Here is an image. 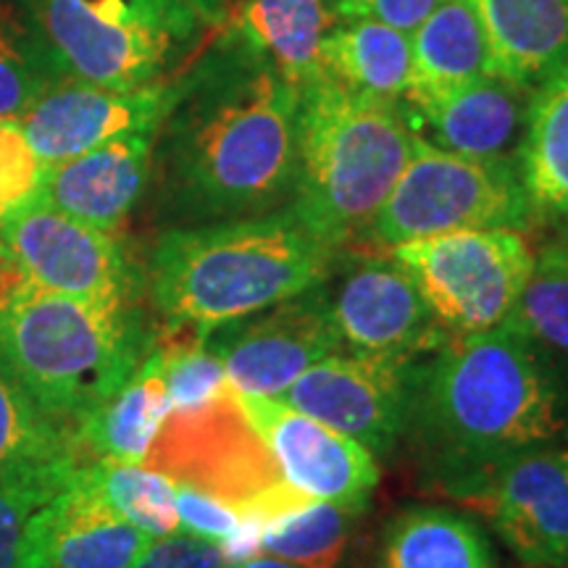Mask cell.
<instances>
[{
	"mask_svg": "<svg viewBox=\"0 0 568 568\" xmlns=\"http://www.w3.org/2000/svg\"><path fill=\"white\" fill-rule=\"evenodd\" d=\"M301 88L266 55L222 32L190 67L155 134L161 211L174 226L261 216L293 201Z\"/></svg>",
	"mask_w": 568,
	"mask_h": 568,
	"instance_id": "1",
	"label": "cell"
},
{
	"mask_svg": "<svg viewBox=\"0 0 568 568\" xmlns=\"http://www.w3.org/2000/svg\"><path fill=\"white\" fill-rule=\"evenodd\" d=\"M514 322L539 345L568 355V268L537 253L535 274L524 290Z\"/></svg>",
	"mask_w": 568,
	"mask_h": 568,
	"instance_id": "31",
	"label": "cell"
},
{
	"mask_svg": "<svg viewBox=\"0 0 568 568\" xmlns=\"http://www.w3.org/2000/svg\"><path fill=\"white\" fill-rule=\"evenodd\" d=\"M322 74L355 92L400 103L410 77V34L382 21H339L322 45Z\"/></svg>",
	"mask_w": 568,
	"mask_h": 568,
	"instance_id": "26",
	"label": "cell"
},
{
	"mask_svg": "<svg viewBox=\"0 0 568 568\" xmlns=\"http://www.w3.org/2000/svg\"><path fill=\"white\" fill-rule=\"evenodd\" d=\"M30 9L55 74L111 90L174 77L211 27L182 0H30Z\"/></svg>",
	"mask_w": 568,
	"mask_h": 568,
	"instance_id": "6",
	"label": "cell"
},
{
	"mask_svg": "<svg viewBox=\"0 0 568 568\" xmlns=\"http://www.w3.org/2000/svg\"><path fill=\"white\" fill-rule=\"evenodd\" d=\"M45 163L21 130L19 119H0V222L40 193Z\"/></svg>",
	"mask_w": 568,
	"mask_h": 568,
	"instance_id": "32",
	"label": "cell"
},
{
	"mask_svg": "<svg viewBox=\"0 0 568 568\" xmlns=\"http://www.w3.org/2000/svg\"><path fill=\"white\" fill-rule=\"evenodd\" d=\"M9 272H11V264H9V258H6L3 247H0V284H3V280L9 276Z\"/></svg>",
	"mask_w": 568,
	"mask_h": 568,
	"instance_id": "39",
	"label": "cell"
},
{
	"mask_svg": "<svg viewBox=\"0 0 568 568\" xmlns=\"http://www.w3.org/2000/svg\"><path fill=\"white\" fill-rule=\"evenodd\" d=\"M552 232H556V234H552L548 243L539 247L537 253L548 255V258L556 261V264L568 268V224L558 226V230H552Z\"/></svg>",
	"mask_w": 568,
	"mask_h": 568,
	"instance_id": "36",
	"label": "cell"
},
{
	"mask_svg": "<svg viewBox=\"0 0 568 568\" xmlns=\"http://www.w3.org/2000/svg\"><path fill=\"white\" fill-rule=\"evenodd\" d=\"M151 345L134 301L51 293L13 266L0 284V368L71 435L130 379Z\"/></svg>",
	"mask_w": 568,
	"mask_h": 568,
	"instance_id": "4",
	"label": "cell"
},
{
	"mask_svg": "<svg viewBox=\"0 0 568 568\" xmlns=\"http://www.w3.org/2000/svg\"><path fill=\"white\" fill-rule=\"evenodd\" d=\"M55 77L38 34L0 3V119H21Z\"/></svg>",
	"mask_w": 568,
	"mask_h": 568,
	"instance_id": "30",
	"label": "cell"
},
{
	"mask_svg": "<svg viewBox=\"0 0 568 568\" xmlns=\"http://www.w3.org/2000/svg\"><path fill=\"white\" fill-rule=\"evenodd\" d=\"M226 568H301V566L268 556V552H255V556L232 560V564H226Z\"/></svg>",
	"mask_w": 568,
	"mask_h": 568,
	"instance_id": "37",
	"label": "cell"
},
{
	"mask_svg": "<svg viewBox=\"0 0 568 568\" xmlns=\"http://www.w3.org/2000/svg\"><path fill=\"white\" fill-rule=\"evenodd\" d=\"M205 345L222 358L234 393L280 397L303 372L343 351L329 305V284L322 282L258 314L216 326Z\"/></svg>",
	"mask_w": 568,
	"mask_h": 568,
	"instance_id": "11",
	"label": "cell"
},
{
	"mask_svg": "<svg viewBox=\"0 0 568 568\" xmlns=\"http://www.w3.org/2000/svg\"><path fill=\"white\" fill-rule=\"evenodd\" d=\"M237 403L276 471L297 495L366 510L379 485V460L374 453L276 397L237 393Z\"/></svg>",
	"mask_w": 568,
	"mask_h": 568,
	"instance_id": "14",
	"label": "cell"
},
{
	"mask_svg": "<svg viewBox=\"0 0 568 568\" xmlns=\"http://www.w3.org/2000/svg\"><path fill=\"white\" fill-rule=\"evenodd\" d=\"M437 3L439 0H335V11L339 21H382L410 34Z\"/></svg>",
	"mask_w": 568,
	"mask_h": 568,
	"instance_id": "35",
	"label": "cell"
},
{
	"mask_svg": "<svg viewBox=\"0 0 568 568\" xmlns=\"http://www.w3.org/2000/svg\"><path fill=\"white\" fill-rule=\"evenodd\" d=\"M77 435L53 424L0 368V479L51 500L84 460Z\"/></svg>",
	"mask_w": 568,
	"mask_h": 568,
	"instance_id": "22",
	"label": "cell"
},
{
	"mask_svg": "<svg viewBox=\"0 0 568 568\" xmlns=\"http://www.w3.org/2000/svg\"><path fill=\"white\" fill-rule=\"evenodd\" d=\"M374 568H497L485 529L460 510L408 506L382 529Z\"/></svg>",
	"mask_w": 568,
	"mask_h": 568,
	"instance_id": "25",
	"label": "cell"
},
{
	"mask_svg": "<svg viewBox=\"0 0 568 568\" xmlns=\"http://www.w3.org/2000/svg\"><path fill=\"white\" fill-rule=\"evenodd\" d=\"M159 130L126 132L42 172L40 201L103 232H116L140 203L153 172Z\"/></svg>",
	"mask_w": 568,
	"mask_h": 568,
	"instance_id": "17",
	"label": "cell"
},
{
	"mask_svg": "<svg viewBox=\"0 0 568 568\" xmlns=\"http://www.w3.org/2000/svg\"><path fill=\"white\" fill-rule=\"evenodd\" d=\"M489 48V71L537 88L568 61V0H468Z\"/></svg>",
	"mask_w": 568,
	"mask_h": 568,
	"instance_id": "20",
	"label": "cell"
},
{
	"mask_svg": "<svg viewBox=\"0 0 568 568\" xmlns=\"http://www.w3.org/2000/svg\"><path fill=\"white\" fill-rule=\"evenodd\" d=\"M169 414L172 403L163 376V351L153 339L130 379L84 418L77 437L92 458L145 464Z\"/></svg>",
	"mask_w": 568,
	"mask_h": 568,
	"instance_id": "21",
	"label": "cell"
},
{
	"mask_svg": "<svg viewBox=\"0 0 568 568\" xmlns=\"http://www.w3.org/2000/svg\"><path fill=\"white\" fill-rule=\"evenodd\" d=\"M339 251L284 205L226 222L169 226L148 261V287L166 326L209 335L301 295L335 272Z\"/></svg>",
	"mask_w": 568,
	"mask_h": 568,
	"instance_id": "3",
	"label": "cell"
},
{
	"mask_svg": "<svg viewBox=\"0 0 568 568\" xmlns=\"http://www.w3.org/2000/svg\"><path fill=\"white\" fill-rule=\"evenodd\" d=\"M495 226L531 230L514 155L453 153L416 134L406 169L358 245L389 251L408 240Z\"/></svg>",
	"mask_w": 568,
	"mask_h": 568,
	"instance_id": "7",
	"label": "cell"
},
{
	"mask_svg": "<svg viewBox=\"0 0 568 568\" xmlns=\"http://www.w3.org/2000/svg\"><path fill=\"white\" fill-rule=\"evenodd\" d=\"M416 361L335 351L276 397L361 443L376 460L393 458L406 429Z\"/></svg>",
	"mask_w": 568,
	"mask_h": 568,
	"instance_id": "12",
	"label": "cell"
},
{
	"mask_svg": "<svg viewBox=\"0 0 568 568\" xmlns=\"http://www.w3.org/2000/svg\"><path fill=\"white\" fill-rule=\"evenodd\" d=\"M387 253L450 335H477L514 322L537 266L527 232L506 226L408 240Z\"/></svg>",
	"mask_w": 568,
	"mask_h": 568,
	"instance_id": "8",
	"label": "cell"
},
{
	"mask_svg": "<svg viewBox=\"0 0 568 568\" xmlns=\"http://www.w3.org/2000/svg\"><path fill=\"white\" fill-rule=\"evenodd\" d=\"M45 503V497L32 489L0 479V568H19L27 524Z\"/></svg>",
	"mask_w": 568,
	"mask_h": 568,
	"instance_id": "33",
	"label": "cell"
},
{
	"mask_svg": "<svg viewBox=\"0 0 568 568\" xmlns=\"http://www.w3.org/2000/svg\"><path fill=\"white\" fill-rule=\"evenodd\" d=\"M527 568H568V445L518 453L466 500Z\"/></svg>",
	"mask_w": 568,
	"mask_h": 568,
	"instance_id": "15",
	"label": "cell"
},
{
	"mask_svg": "<svg viewBox=\"0 0 568 568\" xmlns=\"http://www.w3.org/2000/svg\"><path fill=\"white\" fill-rule=\"evenodd\" d=\"M326 284L332 316L347 351L416 361L450 337L387 251L345 247Z\"/></svg>",
	"mask_w": 568,
	"mask_h": 568,
	"instance_id": "10",
	"label": "cell"
},
{
	"mask_svg": "<svg viewBox=\"0 0 568 568\" xmlns=\"http://www.w3.org/2000/svg\"><path fill=\"white\" fill-rule=\"evenodd\" d=\"M9 264L38 287L92 303H132L138 272L111 232L69 216L40 197L0 222Z\"/></svg>",
	"mask_w": 568,
	"mask_h": 568,
	"instance_id": "9",
	"label": "cell"
},
{
	"mask_svg": "<svg viewBox=\"0 0 568 568\" xmlns=\"http://www.w3.org/2000/svg\"><path fill=\"white\" fill-rule=\"evenodd\" d=\"M187 82L190 67L134 90H111L55 77L21 113L19 122L38 159L51 166L126 132L159 130L184 95Z\"/></svg>",
	"mask_w": 568,
	"mask_h": 568,
	"instance_id": "13",
	"label": "cell"
},
{
	"mask_svg": "<svg viewBox=\"0 0 568 568\" xmlns=\"http://www.w3.org/2000/svg\"><path fill=\"white\" fill-rule=\"evenodd\" d=\"M134 568H226V558L219 545L187 531L151 539Z\"/></svg>",
	"mask_w": 568,
	"mask_h": 568,
	"instance_id": "34",
	"label": "cell"
},
{
	"mask_svg": "<svg viewBox=\"0 0 568 568\" xmlns=\"http://www.w3.org/2000/svg\"><path fill=\"white\" fill-rule=\"evenodd\" d=\"M182 3L201 13L209 24H219V21H224L226 0H182Z\"/></svg>",
	"mask_w": 568,
	"mask_h": 568,
	"instance_id": "38",
	"label": "cell"
},
{
	"mask_svg": "<svg viewBox=\"0 0 568 568\" xmlns=\"http://www.w3.org/2000/svg\"><path fill=\"white\" fill-rule=\"evenodd\" d=\"M560 429L564 389L542 347L516 322L450 335L416 358L400 447L432 485L458 500Z\"/></svg>",
	"mask_w": 568,
	"mask_h": 568,
	"instance_id": "2",
	"label": "cell"
},
{
	"mask_svg": "<svg viewBox=\"0 0 568 568\" xmlns=\"http://www.w3.org/2000/svg\"><path fill=\"white\" fill-rule=\"evenodd\" d=\"M159 345L172 414H197L232 389L222 358L205 345V335L197 329L169 326Z\"/></svg>",
	"mask_w": 568,
	"mask_h": 568,
	"instance_id": "29",
	"label": "cell"
},
{
	"mask_svg": "<svg viewBox=\"0 0 568 568\" xmlns=\"http://www.w3.org/2000/svg\"><path fill=\"white\" fill-rule=\"evenodd\" d=\"M361 514L364 508L308 500L266 524L258 552L301 568H337L351 548Z\"/></svg>",
	"mask_w": 568,
	"mask_h": 568,
	"instance_id": "27",
	"label": "cell"
},
{
	"mask_svg": "<svg viewBox=\"0 0 568 568\" xmlns=\"http://www.w3.org/2000/svg\"><path fill=\"white\" fill-rule=\"evenodd\" d=\"M531 90L485 74L464 88L418 105L435 145L464 155H514L524 132Z\"/></svg>",
	"mask_w": 568,
	"mask_h": 568,
	"instance_id": "19",
	"label": "cell"
},
{
	"mask_svg": "<svg viewBox=\"0 0 568 568\" xmlns=\"http://www.w3.org/2000/svg\"><path fill=\"white\" fill-rule=\"evenodd\" d=\"M400 103L332 77L301 88L293 209L335 251L358 245L414 151Z\"/></svg>",
	"mask_w": 568,
	"mask_h": 568,
	"instance_id": "5",
	"label": "cell"
},
{
	"mask_svg": "<svg viewBox=\"0 0 568 568\" xmlns=\"http://www.w3.org/2000/svg\"><path fill=\"white\" fill-rule=\"evenodd\" d=\"M493 74L481 21L468 0H439L410 32V77L406 101L418 105Z\"/></svg>",
	"mask_w": 568,
	"mask_h": 568,
	"instance_id": "23",
	"label": "cell"
},
{
	"mask_svg": "<svg viewBox=\"0 0 568 568\" xmlns=\"http://www.w3.org/2000/svg\"><path fill=\"white\" fill-rule=\"evenodd\" d=\"M84 468L105 503L148 537L155 539L182 531L174 503V477L145 468V464H124L111 458L84 460Z\"/></svg>",
	"mask_w": 568,
	"mask_h": 568,
	"instance_id": "28",
	"label": "cell"
},
{
	"mask_svg": "<svg viewBox=\"0 0 568 568\" xmlns=\"http://www.w3.org/2000/svg\"><path fill=\"white\" fill-rule=\"evenodd\" d=\"M151 539L105 503L82 460L32 514L19 568H134Z\"/></svg>",
	"mask_w": 568,
	"mask_h": 568,
	"instance_id": "16",
	"label": "cell"
},
{
	"mask_svg": "<svg viewBox=\"0 0 568 568\" xmlns=\"http://www.w3.org/2000/svg\"><path fill=\"white\" fill-rule=\"evenodd\" d=\"M516 169L531 230L568 224V61L531 90Z\"/></svg>",
	"mask_w": 568,
	"mask_h": 568,
	"instance_id": "18",
	"label": "cell"
},
{
	"mask_svg": "<svg viewBox=\"0 0 568 568\" xmlns=\"http://www.w3.org/2000/svg\"><path fill=\"white\" fill-rule=\"evenodd\" d=\"M337 24L335 0H243L224 30L305 88L322 77V45Z\"/></svg>",
	"mask_w": 568,
	"mask_h": 568,
	"instance_id": "24",
	"label": "cell"
}]
</instances>
